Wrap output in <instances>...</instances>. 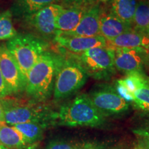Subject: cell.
I'll use <instances>...</instances> for the list:
<instances>
[{
    "mask_svg": "<svg viewBox=\"0 0 149 149\" xmlns=\"http://www.w3.org/2000/svg\"><path fill=\"white\" fill-rule=\"evenodd\" d=\"M64 2L67 7L72 6H90L95 3V0H64Z\"/></svg>",
    "mask_w": 149,
    "mask_h": 149,
    "instance_id": "cell-26",
    "label": "cell"
},
{
    "mask_svg": "<svg viewBox=\"0 0 149 149\" xmlns=\"http://www.w3.org/2000/svg\"><path fill=\"white\" fill-rule=\"evenodd\" d=\"M135 149H140V148H138V147H137V148H135Z\"/></svg>",
    "mask_w": 149,
    "mask_h": 149,
    "instance_id": "cell-32",
    "label": "cell"
},
{
    "mask_svg": "<svg viewBox=\"0 0 149 149\" xmlns=\"http://www.w3.org/2000/svg\"><path fill=\"white\" fill-rule=\"evenodd\" d=\"M105 121L106 117L95 107L87 94L76 96L54 113V125L97 127Z\"/></svg>",
    "mask_w": 149,
    "mask_h": 149,
    "instance_id": "cell-2",
    "label": "cell"
},
{
    "mask_svg": "<svg viewBox=\"0 0 149 149\" xmlns=\"http://www.w3.org/2000/svg\"><path fill=\"white\" fill-rule=\"evenodd\" d=\"M83 143H74L64 139L52 141L44 149H82Z\"/></svg>",
    "mask_w": 149,
    "mask_h": 149,
    "instance_id": "cell-24",
    "label": "cell"
},
{
    "mask_svg": "<svg viewBox=\"0 0 149 149\" xmlns=\"http://www.w3.org/2000/svg\"><path fill=\"white\" fill-rule=\"evenodd\" d=\"M132 29L131 25L120 20L111 12L109 13L102 12L100 22V34L106 40H113Z\"/></svg>",
    "mask_w": 149,
    "mask_h": 149,
    "instance_id": "cell-15",
    "label": "cell"
},
{
    "mask_svg": "<svg viewBox=\"0 0 149 149\" xmlns=\"http://www.w3.org/2000/svg\"><path fill=\"white\" fill-rule=\"evenodd\" d=\"M72 57L87 75L95 79H108L116 72L114 50L107 47H95Z\"/></svg>",
    "mask_w": 149,
    "mask_h": 149,
    "instance_id": "cell-6",
    "label": "cell"
},
{
    "mask_svg": "<svg viewBox=\"0 0 149 149\" xmlns=\"http://www.w3.org/2000/svg\"><path fill=\"white\" fill-rule=\"evenodd\" d=\"M21 134L24 141L31 149H34L36 145L42 140L44 130L47 124L40 122H29L13 126Z\"/></svg>",
    "mask_w": 149,
    "mask_h": 149,
    "instance_id": "cell-16",
    "label": "cell"
},
{
    "mask_svg": "<svg viewBox=\"0 0 149 149\" xmlns=\"http://www.w3.org/2000/svg\"><path fill=\"white\" fill-rule=\"evenodd\" d=\"M0 144L10 149H31L21 134L13 126L6 124L5 122H0Z\"/></svg>",
    "mask_w": 149,
    "mask_h": 149,
    "instance_id": "cell-18",
    "label": "cell"
},
{
    "mask_svg": "<svg viewBox=\"0 0 149 149\" xmlns=\"http://www.w3.org/2000/svg\"><path fill=\"white\" fill-rule=\"evenodd\" d=\"M138 0H113L111 13L116 17L132 26Z\"/></svg>",
    "mask_w": 149,
    "mask_h": 149,
    "instance_id": "cell-19",
    "label": "cell"
},
{
    "mask_svg": "<svg viewBox=\"0 0 149 149\" xmlns=\"http://www.w3.org/2000/svg\"><path fill=\"white\" fill-rule=\"evenodd\" d=\"M102 1H106V0H102Z\"/></svg>",
    "mask_w": 149,
    "mask_h": 149,
    "instance_id": "cell-33",
    "label": "cell"
},
{
    "mask_svg": "<svg viewBox=\"0 0 149 149\" xmlns=\"http://www.w3.org/2000/svg\"><path fill=\"white\" fill-rule=\"evenodd\" d=\"M57 1L59 0H15L10 11L13 15L26 19Z\"/></svg>",
    "mask_w": 149,
    "mask_h": 149,
    "instance_id": "cell-17",
    "label": "cell"
},
{
    "mask_svg": "<svg viewBox=\"0 0 149 149\" xmlns=\"http://www.w3.org/2000/svg\"><path fill=\"white\" fill-rule=\"evenodd\" d=\"M88 7L72 6L63 8L56 20L55 27L57 35L61 33H69L74 31Z\"/></svg>",
    "mask_w": 149,
    "mask_h": 149,
    "instance_id": "cell-14",
    "label": "cell"
},
{
    "mask_svg": "<svg viewBox=\"0 0 149 149\" xmlns=\"http://www.w3.org/2000/svg\"><path fill=\"white\" fill-rule=\"evenodd\" d=\"M101 15V7L97 3H94L86 9L76 29L72 32L65 34L76 37H95L100 35V22Z\"/></svg>",
    "mask_w": 149,
    "mask_h": 149,
    "instance_id": "cell-12",
    "label": "cell"
},
{
    "mask_svg": "<svg viewBox=\"0 0 149 149\" xmlns=\"http://www.w3.org/2000/svg\"><path fill=\"white\" fill-rule=\"evenodd\" d=\"M17 34L13 23V14L10 10L0 13V41L9 40Z\"/></svg>",
    "mask_w": 149,
    "mask_h": 149,
    "instance_id": "cell-22",
    "label": "cell"
},
{
    "mask_svg": "<svg viewBox=\"0 0 149 149\" xmlns=\"http://www.w3.org/2000/svg\"><path fill=\"white\" fill-rule=\"evenodd\" d=\"M132 27L138 32L149 35V0H138Z\"/></svg>",
    "mask_w": 149,
    "mask_h": 149,
    "instance_id": "cell-20",
    "label": "cell"
},
{
    "mask_svg": "<svg viewBox=\"0 0 149 149\" xmlns=\"http://www.w3.org/2000/svg\"><path fill=\"white\" fill-rule=\"evenodd\" d=\"M145 58V64H149V46L147 47L143 48Z\"/></svg>",
    "mask_w": 149,
    "mask_h": 149,
    "instance_id": "cell-29",
    "label": "cell"
},
{
    "mask_svg": "<svg viewBox=\"0 0 149 149\" xmlns=\"http://www.w3.org/2000/svg\"><path fill=\"white\" fill-rule=\"evenodd\" d=\"M116 82L120 84L134 95L137 89L149 85V79L143 72H133L126 74L125 77L117 80Z\"/></svg>",
    "mask_w": 149,
    "mask_h": 149,
    "instance_id": "cell-21",
    "label": "cell"
},
{
    "mask_svg": "<svg viewBox=\"0 0 149 149\" xmlns=\"http://www.w3.org/2000/svg\"><path fill=\"white\" fill-rule=\"evenodd\" d=\"M138 148L140 149H149V138H139Z\"/></svg>",
    "mask_w": 149,
    "mask_h": 149,
    "instance_id": "cell-28",
    "label": "cell"
},
{
    "mask_svg": "<svg viewBox=\"0 0 149 149\" xmlns=\"http://www.w3.org/2000/svg\"><path fill=\"white\" fill-rule=\"evenodd\" d=\"M0 149H8L7 148H6L4 146H3V145H1L0 144Z\"/></svg>",
    "mask_w": 149,
    "mask_h": 149,
    "instance_id": "cell-31",
    "label": "cell"
},
{
    "mask_svg": "<svg viewBox=\"0 0 149 149\" xmlns=\"http://www.w3.org/2000/svg\"><path fill=\"white\" fill-rule=\"evenodd\" d=\"M106 47L113 50L144 48L149 46V35L132 29L113 40H106Z\"/></svg>",
    "mask_w": 149,
    "mask_h": 149,
    "instance_id": "cell-13",
    "label": "cell"
},
{
    "mask_svg": "<svg viewBox=\"0 0 149 149\" xmlns=\"http://www.w3.org/2000/svg\"><path fill=\"white\" fill-rule=\"evenodd\" d=\"M133 107L145 113H149V85L137 89L134 93Z\"/></svg>",
    "mask_w": 149,
    "mask_h": 149,
    "instance_id": "cell-23",
    "label": "cell"
},
{
    "mask_svg": "<svg viewBox=\"0 0 149 149\" xmlns=\"http://www.w3.org/2000/svg\"><path fill=\"white\" fill-rule=\"evenodd\" d=\"M61 56L46 51L30 70L25 92L31 100L44 102L51 96Z\"/></svg>",
    "mask_w": 149,
    "mask_h": 149,
    "instance_id": "cell-1",
    "label": "cell"
},
{
    "mask_svg": "<svg viewBox=\"0 0 149 149\" xmlns=\"http://www.w3.org/2000/svg\"><path fill=\"white\" fill-rule=\"evenodd\" d=\"M88 77L72 56L70 58L61 57L54 84V99L61 100L72 95L85 84Z\"/></svg>",
    "mask_w": 149,
    "mask_h": 149,
    "instance_id": "cell-5",
    "label": "cell"
},
{
    "mask_svg": "<svg viewBox=\"0 0 149 149\" xmlns=\"http://www.w3.org/2000/svg\"><path fill=\"white\" fill-rule=\"evenodd\" d=\"M4 122V112H3L2 104L0 101V122Z\"/></svg>",
    "mask_w": 149,
    "mask_h": 149,
    "instance_id": "cell-30",
    "label": "cell"
},
{
    "mask_svg": "<svg viewBox=\"0 0 149 149\" xmlns=\"http://www.w3.org/2000/svg\"><path fill=\"white\" fill-rule=\"evenodd\" d=\"M4 112V122L10 125L29 122H40L48 126L54 125V113L44 102L29 99L10 97L1 98Z\"/></svg>",
    "mask_w": 149,
    "mask_h": 149,
    "instance_id": "cell-3",
    "label": "cell"
},
{
    "mask_svg": "<svg viewBox=\"0 0 149 149\" xmlns=\"http://www.w3.org/2000/svg\"><path fill=\"white\" fill-rule=\"evenodd\" d=\"M136 127L133 129V133L139 138H149V113Z\"/></svg>",
    "mask_w": 149,
    "mask_h": 149,
    "instance_id": "cell-25",
    "label": "cell"
},
{
    "mask_svg": "<svg viewBox=\"0 0 149 149\" xmlns=\"http://www.w3.org/2000/svg\"><path fill=\"white\" fill-rule=\"evenodd\" d=\"M10 95V93L6 84L4 79H3L1 70H0V99L6 97Z\"/></svg>",
    "mask_w": 149,
    "mask_h": 149,
    "instance_id": "cell-27",
    "label": "cell"
},
{
    "mask_svg": "<svg viewBox=\"0 0 149 149\" xmlns=\"http://www.w3.org/2000/svg\"><path fill=\"white\" fill-rule=\"evenodd\" d=\"M115 69L128 74L133 72H143L145 58L143 48L114 50Z\"/></svg>",
    "mask_w": 149,
    "mask_h": 149,
    "instance_id": "cell-11",
    "label": "cell"
},
{
    "mask_svg": "<svg viewBox=\"0 0 149 149\" xmlns=\"http://www.w3.org/2000/svg\"><path fill=\"white\" fill-rule=\"evenodd\" d=\"M64 7L53 3L26 18L29 26L40 36L47 40H53L57 35L56 20Z\"/></svg>",
    "mask_w": 149,
    "mask_h": 149,
    "instance_id": "cell-9",
    "label": "cell"
},
{
    "mask_svg": "<svg viewBox=\"0 0 149 149\" xmlns=\"http://www.w3.org/2000/svg\"><path fill=\"white\" fill-rule=\"evenodd\" d=\"M54 42L60 48L77 55L95 47H106V40L101 35L95 37H76L66 34H57Z\"/></svg>",
    "mask_w": 149,
    "mask_h": 149,
    "instance_id": "cell-10",
    "label": "cell"
},
{
    "mask_svg": "<svg viewBox=\"0 0 149 149\" xmlns=\"http://www.w3.org/2000/svg\"><path fill=\"white\" fill-rule=\"evenodd\" d=\"M6 46L16 60L26 79L30 70L48 48L42 39L32 34H17L7 41Z\"/></svg>",
    "mask_w": 149,
    "mask_h": 149,
    "instance_id": "cell-4",
    "label": "cell"
},
{
    "mask_svg": "<svg viewBox=\"0 0 149 149\" xmlns=\"http://www.w3.org/2000/svg\"><path fill=\"white\" fill-rule=\"evenodd\" d=\"M0 70L10 95L25 91L26 79L5 44H0Z\"/></svg>",
    "mask_w": 149,
    "mask_h": 149,
    "instance_id": "cell-8",
    "label": "cell"
},
{
    "mask_svg": "<svg viewBox=\"0 0 149 149\" xmlns=\"http://www.w3.org/2000/svg\"><path fill=\"white\" fill-rule=\"evenodd\" d=\"M95 107L104 117L121 115L129 109V103L109 86L95 89L88 95Z\"/></svg>",
    "mask_w": 149,
    "mask_h": 149,
    "instance_id": "cell-7",
    "label": "cell"
}]
</instances>
